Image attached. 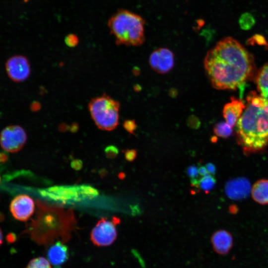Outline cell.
Segmentation results:
<instances>
[{
	"instance_id": "obj_1",
	"label": "cell",
	"mask_w": 268,
	"mask_h": 268,
	"mask_svg": "<svg viewBox=\"0 0 268 268\" xmlns=\"http://www.w3.org/2000/svg\"><path fill=\"white\" fill-rule=\"evenodd\" d=\"M206 73L212 85L218 90H240L253 76V56L236 40L226 37L207 53L204 60Z\"/></svg>"
},
{
	"instance_id": "obj_2",
	"label": "cell",
	"mask_w": 268,
	"mask_h": 268,
	"mask_svg": "<svg viewBox=\"0 0 268 268\" xmlns=\"http://www.w3.org/2000/svg\"><path fill=\"white\" fill-rule=\"evenodd\" d=\"M36 203L37 215L29 228L31 239L37 244L45 246L57 241H68L76 226L73 211L39 200Z\"/></svg>"
},
{
	"instance_id": "obj_3",
	"label": "cell",
	"mask_w": 268,
	"mask_h": 268,
	"mask_svg": "<svg viewBox=\"0 0 268 268\" xmlns=\"http://www.w3.org/2000/svg\"><path fill=\"white\" fill-rule=\"evenodd\" d=\"M247 101L236 133L238 143L248 153L261 150L268 143V101L255 91L249 93Z\"/></svg>"
},
{
	"instance_id": "obj_4",
	"label": "cell",
	"mask_w": 268,
	"mask_h": 268,
	"mask_svg": "<svg viewBox=\"0 0 268 268\" xmlns=\"http://www.w3.org/2000/svg\"><path fill=\"white\" fill-rule=\"evenodd\" d=\"M144 20L126 9H120L109 19L108 26L117 45L139 46L145 41Z\"/></svg>"
},
{
	"instance_id": "obj_5",
	"label": "cell",
	"mask_w": 268,
	"mask_h": 268,
	"mask_svg": "<svg viewBox=\"0 0 268 268\" xmlns=\"http://www.w3.org/2000/svg\"><path fill=\"white\" fill-rule=\"evenodd\" d=\"M120 103L105 93L92 98L88 103L91 117L99 129L111 131L119 125Z\"/></svg>"
},
{
	"instance_id": "obj_6",
	"label": "cell",
	"mask_w": 268,
	"mask_h": 268,
	"mask_svg": "<svg viewBox=\"0 0 268 268\" xmlns=\"http://www.w3.org/2000/svg\"><path fill=\"white\" fill-rule=\"evenodd\" d=\"M42 197L61 203H73L97 197L99 193L92 186L87 185L56 186L40 191Z\"/></svg>"
},
{
	"instance_id": "obj_7",
	"label": "cell",
	"mask_w": 268,
	"mask_h": 268,
	"mask_svg": "<svg viewBox=\"0 0 268 268\" xmlns=\"http://www.w3.org/2000/svg\"><path fill=\"white\" fill-rule=\"evenodd\" d=\"M119 218L113 217L112 220L102 218L100 219L91 231L90 237L93 244L98 247L111 245L117 239L116 224Z\"/></svg>"
},
{
	"instance_id": "obj_8",
	"label": "cell",
	"mask_w": 268,
	"mask_h": 268,
	"mask_svg": "<svg viewBox=\"0 0 268 268\" xmlns=\"http://www.w3.org/2000/svg\"><path fill=\"white\" fill-rule=\"evenodd\" d=\"M27 134L21 126L12 125L2 130L0 134V144L2 148L9 152L19 151L24 146Z\"/></svg>"
},
{
	"instance_id": "obj_9",
	"label": "cell",
	"mask_w": 268,
	"mask_h": 268,
	"mask_svg": "<svg viewBox=\"0 0 268 268\" xmlns=\"http://www.w3.org/2000/svg\"><path fill=\"white\" fill-rule=\"evenodd\" d=\"M5 67L8 76L15 82L26 80L30 74L29 62L26 57L22 55L14 56L8 59Z\"/></svg>"
},
{
	"instance_id": "obj_10",
	"label": "cell",
	"mask_w": 268,
	"mask_h": 268,
	"mask_svg": "<svg viewBox=\"0 0 268 268\" xmlns=\"http://www.w3.org/2000/svg\"><path fill=\"white\" fill-rule=\"evenodd\" d=\"M35 209L33 200L26 195L16 196L10 204V211L14 218L21 221L28 220Z\"/></svg>"
},
{
	"instance_id": "obj_11",
	"label": "cell",
	"mask_w": 268,
	"mask_h": 268,
	"mask_svg": "<svg viewBox=\"0 0 268 268\" xmlns=\"http://www.w3.org/2000/svg\"><path fill=\"white\" fill-rule=\"evenodd\" d=\"M151 68L158 73L165 74L173 68L174 64L173 53L167 48H159L152 52L149 58Z\"/></svg>"
},
{
	"instance_id": "obj_12",
	"label": "cell",
	"mask_w": 268,
	"mask_h": 268,
	"mask_svg": "<svg viewBox=\"0 0 268 268\" xmlns=\"http://www.w3.org/2000/svg\"><path fill=\"white\" fill-rule=\"evenodd\" d=\"M226 196L233 200L246 199L250 194L251 189L249 180L244 177H239L228 180L224 187Z\"/></svg>"
},
{
	"instance_id": "obj_13",
	"label": "cell",
	"mask_w": 268,
	"mask_h": 268,
	"mask_svg": "<svg viewBox=\"0 0 268 268\" xmlns=\"http://www.w3.org/2000/svg\"><path fill=\"white\" fill-rule=\"evenodd\" d=\"M48 246L47 251L48 261L54 268H61L69 258L68 247L61 241H56Z\"/></svg>"
},
{
	"instance_id": "obj_14",
	"label": "cell",
	"mask_w": 268,
	"mask_h": 268,
	"mask_svg": "<svg viewBox=\"0 0 268 268\" xmlns=\"http://www.w3.org/2000/svg\"><path fill=\"white\" fill-rule=\"evenodd\" d=\"M210 241L213 250L218 254H227L233 246V240L231 234L225 230H219L211 235Z\"/></svg>"
},
{
	"instance_id": "obj_15",
	"label": "cell",
	"mask_w": 268,
	"mask_h": 268,
	"mask_svg": "<svg viewBox=\"0 0 268 268\" xmlns=\"http://www.w3.org/2000/svg\"><path fill=\"white\" fill-rule=\"evenodd\" d=\"M245 108V106L241 100L232 97L230 102L226 104L223 109V116L225 122L233 128L242 115Z\"/></svg>"
},
{
	"instance_id": "obj_16",
	"label": "cell",
	"mask_w": 268,
	"mask_h": 268,
	"mask_svg": "<svg viewBox=\"0 0 268 268\" xmlns=\"http://www.w3.org/2000/svg\"><path fill=\"white\" fill-rule=\"evenodd\" d=\"M254 200L261 204H268V180L263 179L257 181L251 189Z\"/></svg>"
},
{
	"instance_id": "obj_17",
	"label": "cell",
	"mask_w": 268,
	"mask_h": 268,
	"mask_svg": "<svg viewBox=\"0 0 268 268\" xmlns=\"http://www.w3.org/2000/svg\"><path fill=\"white\" fill-rule=\"evenodd\" d=\"M256 82L260 95L268 101V63L264 65L258 72Z\"/></svg>"
},
{
	"instance_id": "obj_18",
	"label": "cell",
	"mask_w": 268,
	"mask_h": 268,
	"mask_svg": "<svg viewBox=\"0 0 268 268\" xmlns=\"http://www.w3.org/2000/svg\"><path fill=\"white\" fill-rule=\"evenodd\" d=\"M215 184V179L210 174L202 177L199 181V187L206 194L213 189Z\"/></svg>"
},
{
	"instance_id": "obj_19",
	"label": "cell",
	"mask_w": 268,
	"mask_h": 268,
	"mask_svg": "<svg viewBox=\"0 0 268 268\" xmlns=\"http://www.w3.org/2000/svg\"><path fill=\"white\" fill-rule=\"evenodd\" d=\"M213 131L217 136L227 138L232 134V127L226 122H221L215 125Z\"/></svg>"
},
{
	"instance_id": "obj_20",
	"label": "cell",
	"mask_w": 268,
	"mask_h": 268,
	"mask_svg": "<svg viewBox=\"0 0 268 268\" xmlns=\"http://www.w3.org/2000/svg\"><path fill=\"white\" fill-rule=\"evenodd\" d=\"M256 23L253 16L250 13L246 12L242 14L239 20L240 28L247 30L251 29Z\"/></svg>"
},
{
	"instance_id": "obj_21",
	"label": "cell",
	"mask_w": 268,
	"mask_h": 268,
	"mask_svg": "<svg viewBox=\"0 0 268 268\" xmlns=\"http://www.w3.org/2000/svg\"><path fill=\"white\" fill-rule=\"evenodd\" d=\"M25 268H52L48 259L39 257L31 260Z\"/></svg>"
},
{
	"instance_id": "obj_22",
	"label": "cell",
	"mask_w": 268,
	"mask_h": 268,
	"mask_svg": "<svg viewBox=\"0 0 268 268\" xmlns=\"http://www.w3.org/2000/svg\"><path fill=\"white\" fill-rule=\"evenodd\" d=\"M123 127L129 133L134 134L137 125L134 120H126L124 122Z\"/></svg>"
},
{
	"instance_id": "obj_23",
	"label": "cell",
	"mask_w": 268,
	"mask_h": 268,
	"mask_svg": "<svg viewBox=\"0 0 268 268\" xmlns=\"http://www.w3.org/2000/svg\"><path fill=\"white\" fill-rule=\"evenodd\" d=\"M187 123L189 127L197 129L201 126V121L196 116L191 115L189 117L187 121Z\"/></svg>"
},
{
	"instance_id": "obj_24",
	"label": "cell",
	"mask_w": 268,
	"mask_h": 268,
	"mask_svg": "<svg viewBox=\"0 0 268 268\" xmlns=\"http://www.w3.org/2000/svg\"><path fill=\"white\" fill-rule=\"evenodd\" d=\"M65 41L67 46L74 47L78 44L79 39L76 35L73 34H70L66 37Z\"/></svg>"
},
{
	"instance_id": "obj_25",
	"label": "cell",
	"mask_w": 268,
	"mask_h": 268,
	"mask_svg": "<svg viewBox=\"0 0 268 268\" xmlns=\"http://www.w3.org/2000/svg\"><path fill=\"white\" fill-rule=\"evenodd\" d=\"M105 153L106 156L109 158L116 157L119 153L118 147L115 145H109L105 149Z\"/></svg>"
},
{
	"instance_id": "obj_26",
	"label": "cell",
	"mask_w": 268,
	"mask_h": 268,
	"mask_svg": "<svg viewBox=\"0 0 268 268\" xmlns=\"http://www.w3.org/2000/svg\"><path fill=\"white\" fill-rule=\"evenodd\" d=\"M186 172L191 179H197L199 174L198 168L195 165L188 166L186 169Z\"/></svg>"
},
{
	"instance_id": "obj_27",
	"label": "cell",
	"mask_w": 268,
	"mask_h": 268,
	"mask_svg": "<svg viewBox=\"0 0 268 268\" xmlns=\"http://www.w3.org/2000/svg\"><path fill=\"white\" fill-rule=\"evenodd\" d=\"M124 155L127 160L132 162L137 156V151L134 149H128L124 151Z\"/></svg>"
},
{
	"instance_id": "obj_28",
	"label": "cell",
	"mask_w": 268,
	"mask_h": 268,
	"mask_svg": "<svg viewBox=\"0 0 268 268\" xmlns=\"http://www.w3.org/2000/svg\"><path fill=\"white\" fill-rule=\"evenodd\" d=\"M205 167L209 174L213 175L216 173V167L213 163L210 162L207 163L206 164Z\"/></svg>"
},
{
	"instance_id": "obj_29",
	"label": "cell",
	"mask_w": 268,
	"mask_h": 268,
	"mask_svg": "<svg viewBox=\"0 0 268 268\" xmlns=\"http://www.w3.org/2000/svg\"><path fill=\"white\" fill-rule=\"evenodd\" d=\"M72 167L75 170H79L82 167V162L80 160H74L71 162Z\"/></svg>"
},
{
	"instance_id": "obj_30",
	"label": "cell",
	"mask_w": 268,
	"mask_h": 268,
	"mask_svg": "<svg viewBox=\"0 0 268 268\" xmlns=\"http://www.w3.org/2000/svg\"><path fill=\"white\" fill-rule=\"evenodd\" d=\"M199 174L202 177L206 176L209 174L205 166L200 165L198 168Z\"/></svg>"
},
{
	"instance_id": "obj_31",
	"label": "cell",
	"mask_w": 268,
	"mask_h": 268,
	"mask_svg": "<svg viewBox=\"0 0 268 268\" xmlns=\"http://www.w3.org/2000/svg\"><path fill=\"white\" fill-rule=\"evenodd\" d=\"M41 107V105L40 103L37 101H34L30 106L31 110L34 112L39 111Z\"/></svg>"
},
{
	"instance_id": "obj_32",
	"label": "cell",
	"mask_w": 268,
	"mask_h": 268,
	"mask_svg": "<svg viewBox=\"0 0 268 268\" xmlns=\"http://www.w3.org/2000/svg\"><path fill=\"white\" fill-rule=\"evenodd\" d=\"M6 159H7V157H6V154L3 153H0V161L1 162L5 161Z\"/></svg>"
},
{
	"instance_id": "obj_33",
	"label": "cell",
	"mask_w": 268,
	"mask_h": 268,
	"mask_svg": "<svg viewBox=\"0 0 268 268\" xmlns=\"http://www.w3.org/2000/svg\"><path fill=\"white\" fill-rule=\"evenodd\" d=\"M170 95L172 97H174L177 95V90L175 89H172L170 91Z\"/></svg>"
},
{
	"instance_id": "obj_34",
	"label": "cell",
	"mask_w": 268,
	"mask_h": 268,
	"mask_svg": "<svg viewBox=\"0 0 268 268\" xmlns=\"http://www.w3.org/2000/svg\"><path fill=\"white\" fill-rule=\"evenodd\" d=\"M133 72L135 75H138L139 73V70L138 67L134 68Z\"/></svg>"
},
{
	"instance_id": "obj_35",
	"label": "cell",
	"mask_w": 268,
	"mask_h": 268,
	"mask_svg": "<svg viewBox=\"0 0 268 268\" xmlns=\"http://www.w3.org/2000/svg\"><path fill=\"white\" fill-rule=\"evenodd\" d=\"M2 239H3L2 233L1 229L0 228V246L2 243Z\"/></svg>"
},
{
	"instance_id": "obj_36",
	"label": "cell",
	"mask_w": 268,
	"mask_h": 268,
	"mask_svg": "<svg viewBox=\"0 0 268 268\" xmlns=\"http://www.w3.org/2000/svg\"><path fill=\"white\" fill-rule=\"evenodd\" d=\"M140 87H141L139 85L137 84L134 86V90L135 91H138L140 90V89H141Z\"/></svg>"
},
{
	"instance_id": "obj_37",
	"label": "cell",
	"mask_w": 268,
	"mask_h": 268,
	"mask_svg": "<svg viewBox=\"0 0 268 268\" xmlns=\"http://www.w3.org/2000/svg\"><path fill=\"white\" fill-rule=\"evenodd\" d=\"M216 137H212L211 138L212 142L216 141Z\"/></svg>"
},
{
	"instance_id": "obj_38",
	"label": "cell",
	"mask_w": 268,
	"mask_h": 268,
	"mask_svg": "<svg viewBox=\"0 0 268 268\" xmlns=\"http://www.w3.org/2000/svg\"></svg>"
}]
</instances>
